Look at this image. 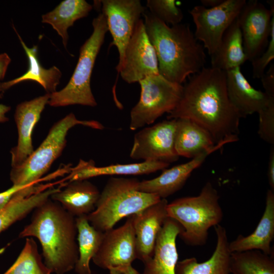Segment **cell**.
I'll use <instances>...</instances> for the list:
<instances>
[{"mask_svg":"<svg viewBox=\"0 0 274 274\" xmlns=\"http://www.w3.org/2000/svg\"><path fill=\"white\" fill-rule=\"evenodd\" d=\"M183 86L181 97L168 119L196 122L210 133L216 145L238 140L241 118L228 97L225 71L204 66Z\"/></svg>","mask_w":274,"mask_h":274,"instance_id":"1","label":"cell"},{"mask_svg":"<svg viewBox=\"0 0 274 274\" xmlns=\"http://www.w3.org/2000/svg\"><path fill=\"white\" fill-rule=\"evenodd\" d=\"M148 38L157 58L159 74L177 84L204 67L206 54L188 24L168 26L149 12L143 14Z\"/></svg>","mask_w":274,"mask_h":274,"instance_id":"2","label":"cell"},{"mask_svg":"<svg viewBox=\"0 0 274 274\" xmlns=\"http://www.w3.org/2000/svg\"><path fill=\"white\" fill-rule=\"evenodd\" d=\"M33 211L19 237L38 239L44 263L52 272L64 274L74 269L79 257L75 217L49 198Z\"/></svg>","mask_w":274,"mask_h":274,"instance_id":"3","label":"cell"},{"mask_svg":"<svg viewBox=\"0 0 274 274\" xmlns=\"http://www.w3.org/2000/svg\"><path fill=\"white\" fill-rule=\"evenodd\" d=\"M217 191L209 182L197 196L181 197L168 203L167 217L181 226L178 236L185 244L199 246L207 243L209 229L219 224L223 218Z\"/></svg>","mask_w":274,"mask_h":274,"instance_id":"4","label":"cell"},{"mask_svg":"<svg viewBox=\"0 0 274 274\" xmlns=\"http://www.w3.org/2000/svg\"><path fill=\"white\" fill-rule=\"evenodd\" d=\"M139 182L135 178L110 179L100 193L95 210L87 215L89 223L104 232L123 218L137 214L161 199L155 194L139 191Z\"/></svg>","mask_w":274,"mask_h":274,"instance_id":"5","label":"cell"},{"mask_svg":"<svg viewBox=\"0 0 274 274\" xmlns=\"http://www.w3.org/2000/svg\"><path fill=\"white\" fill-rule=\"evenodd\" d=\"M93 32L80 49L74 72L67 85L50 94L48 104L52 107L80 105L95 107L97 102L90 87V79L97 56L108 31L106 19L101 13L92 21Z\"/></svg>","mask_w":274,"mask_h":274,"instance_id":"6","label":"cell"},{"mask_svg":"<svg viewBox=\"0 0 274 274\" xmlns=\"http://www.w3.org/2000/svg\"><path fill=\"white\" fill-rule=\"evenodd\" d=\"M77 125L96 129L104 126L95 120H80L71 113L56 122L40 145L19 166L12 167L10 178L13 185L29 186L43 180L42 177L61 154L69 130Z\"/></svg>","mask_w":274,"mask_h":274,"instance_id":"7","label":"cell"},{"mask_svg":"<svg viewBox=\"0 0 274 274\" xmlns=\"http://www.w3.org/2000/svg\"><path fill=\"white\" fill-rule=\"evenodd\" d=\"M141 94L130 112L129 128L134 130L151 124L177 106L183 85L170 82L160 74L147 77L139 82Z\"/></svg>","mask_w":274,"mask_h":274,"instance_id":"8","label":"cell"},{"mask_svg":"<svg viewBox=\"0 0 274 274\" xmlns=\"http://www.w3.org/2000/svg\"><path fill=\"white\" fill-rule=\"evenodd\" d=\"M136 259V242L132 215L125 223L117 228L104 232L99 248L92 258L99 267L125 274L134 268L131 263Z\"/></svg>","mask_w":274,"mask_h":274,"instance_id":"9","label":"cell"},{"mask_svg":"<svg viewBox=\"0 0 274 274\" xmlns=\"http://www.w3.org/2000/svg\"><path fill=\"white\" fill-rule=\"evenodd\" d=\"M246 2L224 0L213 8L195 6L189 11L195 26L194 36L202 43L210 56L218 48L224 32L237 18Z\"/></svg>","mask_w":274,"mask_h":274,"instance_id":"10","label":"cell"},{"mask_svg":"<svg viewBox=\"0 0 274 274\" xmlns=\"http://www.w3.org/2000/svg\"><path fill=\"white\" fill-rule=\"evenodd\" d=\"M269 3L268 9L257 0L246 2L237 17L247 60L260 55L268 44L274 25V3Z\"/></svg>","mask_w":274,"mask_h":274,"instance_id":"11","label":"cell"},{"mask_svg":"<svg viewBox=\"0 0 274 274\" xmlns=\"http://www.w3.org/2000/svg\"><path fill=\"white\" fill-rule=\"evenodd\" d=\"M177 119L164 120L145 127L133 139L130 157L143 161H158L170 163L179 156L175 148Z\"/></svg>","mask_w":274,"mask_h":274,"instance_id":"12","label":"cell"},{"mask_svg":"<svg viewBox=\"0 0 274 274\" xmlns=\"http://www.w3.org/2000/svg\"><path fill=\"white\" fill-rule=\"evenodd\" d=\"M116 70L129 84L159 74L156 54L142 19L136 24L126 47L122 63Z\"/></svg>","mask_w":274,"mask_h":274,"instance_id":"13","label":"cell"},{"mask_svg":"<svg viewBox=\"0 0 274 274\" xmlns=\"http://www.w3.org/2000/svg\"><path fill=\"white\" fill-rule=\"evenodd\" d=\"M102 13L106 17L108 31L112 37L110 46L119 53L118 68L122 63L126 47L141 15L146 11L139 0L99 1Z\"/></svg>","mask_w":274,"mask_h":274,"instance_id":"14","label":"cell"},{"mask_svg":"<svg viewBox=\"0 0 274 274\" xmlns=\"http://www.w3.org/2000/svg\"><path fill=\"white\" fill-rule=\"evenodd\" d=\"M50 94L37 97L18 104L14 114L18 132L17 144L10 151L11 166L21 165L34 151L32 134L45 106L48 104Z\"/></svg>","mask_w":274,"mask_h":274,"instance_id":"15","label":"cell"},{"mask_svg":"<svg viewBox=\"0 0 274 274\" xmlns=\"http://www.w3.org/2000/svg\"><path fill=\"white\" fill-rule=\"evenodd\" d=\"M165 198L132 215L135 235L136 259L143 263L154 253L157 237L167 218Z\"/></svg>","mask_w":274,"mask_h":274,"instance_id":"16","label":"cell"},{"mask_svg":"<svg viewBox=\"0 0 274 274\" xmlns=\"http://www.w3.org/2000/svg\"><path fill=\"white\" fill-rule=\"evenodd\" d=\"M182 229L176 221L167 217L157 237L152 256L143 262V271L136 274H176V238Z\"/></svg>","mask_w":274,"mask_h":274,"instance_id":"17","label":"cell"},{"mask_svg":"<svg viewBox=\"0 0 274 274\" xmlns=\"http://www.w3.org/2000/svg\"><path fill=\"white\" fill-rule=\"evenodd\" d=\"M225 72L228 97L241 118L258 113L274 98L254 88L242 73L241 67Z\"/></svg>","mask_w":274,"mask_h":274,"instance_id":"18","label":"cell"},{"mask_svg":"<svg viewBox=\"0 0 274 274\" xmlns=\"http://www.w3.org/2000/svg\"><path fill=\"white\" fill-rule=\"evenodd\" d=\"M39 183L20 190L0 210V233L17 221L25 217L32 211L48 200L60 189Z\"/></svg>","mask_w":274,"mask_h":274,"instance_id":"19","label":"cell"},{"mask_svg":"<svg viewBox=\"0 0 274 274\" xmlns=\"http://www.w3.org/2000/svg\"><path fill=\"white\" fill-rule=\"evenodd\" d=\"M212 153H203L186 163L169 169L153 179L140 181L138 190L141 192L155 194L160 198H165L181 189L192 172L198 168Z\"/></svg>","mask_w":274,"mask_h":274,"instance_id":"20","label":"cell"},{"mask_svg":"<svg viewBox=\"0 0 274 274\" xmlns=\"http://www.w3.org/2000/svg\"><path fill=\"white\" fill-rule=\"evenodd\" d=\"M217 244L212 256L207 261L198 262L195 257L178 261L176 274H231V252L225 228L220 224L215 226Z\"/></svg>","mask_w":274,"mask_h":274,"instance_id":"21","label":"cell"},{"mask_svg":"<svg viewBox=\"0 0 274 274\" xmlns=\"http://www.w3.org/2000/svg\"><path fill=\"white\" fill-rule=\"evenodd\" d=\"M64 186L50 198L68 213L78 217L87 215L95 210L100 193L96 186L87 180H80L68 182Z\"/></svg>","mask_w":274,"mask_h":274,"instance_id":"22","label":"cell"},{"mask_svg":"<svg viewBox=\"0 0 274 274\" xmlns=\"http://www.w3.org/2000/svg\"><path fill=\"white\" fill-rule=\"evenodd\" d=\"M176 119L175 148L179 157L192 159L204 152L213 153L223 146L216 145L210 133L196 122L187 119Z\"/></svg>","mask_w":274,"mask_h":274,"instance_id":"23","label":"cell"},{"mask_svg":"<svg viewBox=\"0 0 274 274\" xmlns=\"http://www.w3.org/2000/svg\"><path fill=\"white\" fill-rule=\"evenodd\" d=\"M274 238V191L266 194L265 208L256 229L250 234H239L229 244L231 252L259 250L264 254L273 253L271 243Z\"/></svg>","mask_w":274,"mask_h":274,"instance_id":"24","label":"cell"},{"mask_svg":"<svg viewBox=\"0 0 274 274\" xmlns=\"http://www.w3.org/2000/svg\"><path fill=\"white\" fill-rule=\"evenodd\" d=\"M169 163L158 161H143L130 164H116L98 167L90 160L80 159L78 164L72 167L68 176L65 179L68 182L105 175H141L149 174L165 169Z\"/></svg>","mask_w":274,"mask_h":274,"instance_id":"25","label":"cell"},{"mask_svg":"<svg viewBox=\"0 0 274 274\" xmlns=\"http://www.w3.org/2000/svg\"><path fill=\"white\" fill-rule=\"evenodd\" d=\"M16 32L24 50L28 60V68L22 76L7 82L0 83V92L2 93L12 86L25 81H33L40 84L47 92L51 94L56 91L60 82L61 72L58 68L53 66L49 69L43 67L38 58V47L28 48L19 35Z\"/></svg>","mask_w":274,"mask_h":274,"instance_id":"26","label":"cell"},{"mask_svg":"<svg viewBox=\"0 0 274 274\" xmlns=\"http://www.w3.org/2000/svg\"><path fill=\"white\" fill-rule=\"evenodd\" d=\"M210 56L211 66L224 71L241 67L247 60L237 18L225 31L218 48Z\"/></svg>","mask_w":274,"mask_h":274,"instance_id":"27","label":"cell"},{"mask_svg":"<svg viewBox=\"0 0 274 274\" xmlns=\"http://www.w3.org/2000/svg\"><path fill=\"white\" fill-rule=\"evenodd\" d=\"M93 8L84 0H65L54 10L42 16V22L50 24L61 37L62 43L66 47L68 28L76 21L86 17Z\"/></svg>","mask_w":274,"mask_h":274,"instance_id":"28","label":"cell"},{"mask_svg":"<svg viewBox=\"0 0 274 274\" xmlns=\"http://www.w3.org/2000/svg\"><path fill=\"white\" fill-rule=\"evenodd\" d=\"M79 257L75 266L77 274H91L90 261L98 251L104 232L93 227L87 215L75 218Z\"/></svg>","mask_w":274,"mask_h":274,"instance_id":"29","label":"cell"},{"mask_svg":"<svg viewBox=\"0 0 274 274\" xmlns=\"http://www.w3.org/2000/svg\"><path fill=\"white\" fill-rule=\"evenodd\" d=\"M231 274H274V253L271 255L259 250L231 252Z\"/></svg>","mask_w":274,"mask_h":274,"instance_id":"30","label":"cell"},{"mask_svg":"<svg viewBox=\"0 0 274 274\" xmlns=\"http://www.w3.org/2000/svg\"><path fill=\"white\" fill-rule=\"evenodd\" d=\"M43 262L38 246L32 238H27L14 263L4 274H51Z\"/></svg>","mask_w":274,"mask_h":274,"instance_id":"31","label":"cell"},{"mask_svg":"<svg viewBox=\"0 0 274 274\" xmlns=\"http://www.w3.org/2000/svg\"><path fill=\"white\" fill-rule=\"evenodd\" d=\"M146 6L152 15L168 26L181 23L184 18L175 0H147Z\"/></svg>","mask_w":274,"mask_h":274,"instance_id":"32","label":"cell"},{"mask_svg":"<svg viewBox=\"0 0 274 274\" xmlns=\"http://www.w3.org/2000/svg\"><path fill=\"white\" fill-rule=\"evenodd\" d=\"M260 138L271 145H274V98L267 105L258 113Z\"/></svg>","mask_w":274,"mask_h":274,"instance_id":"33","label":"cell"},{"mask_svg":"<svg viewBox=\"0 0 274 274\" xmlns=\"http://www.w3.org/2000/svg\"><path fill=\"white\" fill-rule=\"evenodd\" d=\"M274 58V25L271 27L270 39L267 47L259 56L251 61L253 78L260 79L265 73L268 64Z\"/></svg>","mask_w":274,"mask_h":274,"instance_id":"34","label":"cell"},{"mask_svg":"<svg viewBox=\"0 0 274 274\" xmlns=\"http://www.w3.org/2000/svg\"><path fill=\"white\" fill-rule=\"evenodd\" d=\"M264 92L269 97H274V65H271L268 71L260 78Z\"/></svg>","mask_w":274,"mask_h":274,"instance_id":"35","label":"cell"},{"mask_svg":"<svg viewBox=\"0 0 274 274\" xmlns=\"http://www.w3.org/2000/svg\"><path fill=\"white\" fill-rule=\"evenodd\" d=\"M33 185V184H32ZM27 186H14L0 193V210H2L15 195L21 189Z\"/></svg>","mask_w":274,"mask_h":274,"instance_id":"36","label":"cell"},{"mask_svg":"<svg viewBox=\"0 0 274 274\" xmlns=\"http://www.w3.org/2000/svg\"><path fill=\"white\" fill-rule=\"evenodd\" d=\"M271 145L269 155L267 178L270 190L274 191V146Z\"/></svg>","mask_w":274,"mask_h":274,"instance_id":"37","label":"cell"},{"mask_svg":"<svg viewBox=\"0 0 274 274\" xmlns=\"http://www.w3.org/2000/svg\"><path fill=\"white\" fill-rule=\"evenodd\" d=\"M11 60L10 57L6 53L0 54V80L4 78ZM3 96V93L0 92V98Z\"/></svg>","mask_w":274,"mask_h":274,"instance_id":"38","label":"cell"},{"mask_svg":"<svg viewBox=\"0 0 274 274\" xmlns=\"http://www.w3.org/2000/svg\"><path fill=\"white\" fill-rule=\"evenodd\" d=\"M10 110V107L0 104V123L8 121L9 118L6 116V114Z\"/></svg>","mask_w":274,"mask_h":274,"instance_id":"39","label":"cell"},{"mask_svg":"<svg viewBox=\"0 0 274 274\" xmlns=\"http://www.w3.org/2000/svg\"><path fill=\"white\" fill-rule=\"evenodd\" d=\"M224 0H201V6L207 8H213L221 4Z\"/></svg>","mask_w":274,"mask_h":274,"instance_id":"40","label":"cell"},{"mask_svg":"<svg viewBox=\"0 0 274 274\" xmlns=\"http://www.w3.org/2000/svg\"><path fill=\"white\" fill-rule=\"evenodd\" d=\"M110 271V274H118L117 273H116V272H115L114 271ZM138 272V271L135 269H134V270H133L131 272H129V273H125V274H136Z\"/></svg>","mask_w":274,"mask_h":274,"instance_id":"41","label":"cell"},{"mask_svg":"<svg viewBox=\"0 0 274 274\" xmlns=\"http://www.w3.org/2000/svg\"></svg>","mask_w":274,"mask_h":274,"instance_id":"42","label":"cell"}]
</instances>
